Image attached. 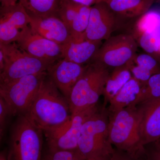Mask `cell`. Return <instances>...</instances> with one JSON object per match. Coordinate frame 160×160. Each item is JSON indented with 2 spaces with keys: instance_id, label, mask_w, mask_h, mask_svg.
<instances>
[{
  "instance_id": "d6986e66",
  "label": "cell",
  "mask_w": 160,
  "mask_h": 160,
  "mask_svg": "<svg viewBox=\"0 0 160 160\" xmlns=\"http://www.w3.org/2000/svg\"><path fill=\"white\" fill-rule=\"evenodd\" d=\"M132 77L126 65L113 68L112 71L109 73L103 92L104 106L109 103Z\"/></svg>"
},
{
  "instance_id": "7c38bea8",
  "label": "cell",
  "mask_w": 160,
  "mask_h": 160,
  "mask_svg": "<svg viewBox=\"0 0 160 160\" xmlns=\"http://www.w3.org/2000/svg\"><path fill=\"white\" fill-rule=\"evenodd\" d=\"M30 17L18 2L14 6L1 7L0 10V44L16 42L21 32L29 26Z\"/></svg>"
},
{
  "instance_id": "4316f807",
  "label": "cell",
  "mask_w": 160,
  "mask_h": 160,
  "mask_svg": "<svg viewBox=\"0 0 160 160\" xmlns=\"http://www.w3.org/2000/svg\"><path fill=\"white\" fill-rule=\"evenodd\" d=\"M74 2L83 6L92 7L96 4L104 2V0H71Z\"/></svg>"
},
{
  "instance_id": "e0dca14e",
  "label": "cell",
  "mask_w": 160,
  "mask_h": 160,
  "mask_svg": "<svg viewBox=\"0 0 160 160\" xmlns=\"http://www.w3.org/2000/svg\"><path fill=\"white\" fill-rule=\"evenodd\" d=\"M155 0H104L118 19L140 17L150 10Z\"/></svg>"
},
{
  "instance_id": "44dd1931",
  "label": "cell",
  "mask_w": 160,
  "mask_h": 160,
  "mask_svg": "<svg viewBox=\"0 0 160 160\" xmlns=\"http://www.w3.org/2000/svg\"><path fill=\"white\" fill-rule=\"evenodd\" d=\"M19 2L29 15L41 18L58 15L60 0H19Z\"/></svg>"
},
{
  "instance_id": "836d02e7",
  "label": "cell",
  "mask_w": 160,
  "mask_h": 160,
  "mask_svg": "<svg viewBox=\"0 0 160 160\" xmlns=\"http://www.w3.org/2000/svg\"><path fill=\"white\" fill-rule=\"evenodd\" d=\"M154 143L155 145L156 148L160 149V139Z\"/></svg>"
},
{
  "instance_id": "5b68a950",
  "label": "cell",
  "mask_w": 160,
  "mask_h": 160,
  "mask_svg": "<svg viewBox=\"0 0 160 160\" xmlns=\"http://www.w3.org/2000/svg\"><path fill=\"white\" fill-rule=\"evenodd\" d=\"M43 133L26 116L19 115L11 131L8 160H42Z\"/></svg>"
},
{
  "instance_id": "9c48e42d",
  "label": "cell",
  "mask_w": 160,
  "mask_h": 160,
  "mask_svg": "<svg viewBox=\"0 0 160 160\" xmlns=\"http://www.w3.org/2000/svg\"><path fill=\"white\" fill-rule=\"evenodd\" d=\"M99 109L98 104L72 114L71 119L64 128L46 138L48 149L68 151L77 150L83 125Z\"/></svg>"
},
{
  "instance_id": "3957f363",
  "label": "cell",
  "mask_w": 160,
  "mask_h": 160,
  "mask_svg": "<svg viewBox=\"0 0 160 160\" xmlns=\"http://www.w3.org/2000/svg\"><path fill=\"white\" fill-rule=\"evenodd\" d=\"M109 73L108 67L98 61L86 65L68 100L71 114L98 104Z\"/></svg>"
},
{
  "instance_id": "7402d4cb",
  "label": "cell",
  "mask_w": 160,
  "mask_h": 160,
  "mask_svg": "<svg viewBox=\"0 0 160 160\" xmlns=\"http://www.w3.org/2000/svg\"><path fill=\"white\" fill-rule=\"evenodd\" d=\"M160 98V73L152 75L149 80L142 84L141 92L133 106Z\"/></svg>"
},
{
  "instance_id": "8fae6325",
  "label": "cell",
  "mask_w": 160,
  "mask_h": 160,
  "mask_svg": "<svg viewBox=\"0 0 160 160\" xmlns=\"http://www.w3.org/2000/svg\"><path fill=\"white\" fill-rule=\"evenodd\" d=\"M119 24L117 17L105 2L96 4L91 7L85 39L101 42L108 39Z\"/></svg>"
},
{
  "instance_id": "ac0fdd59",
  "label": "cell",
  "mask_w": 160,
  "mask_h": 160,
  "mask_svg": "<svg viewBox=\"0 0 160 160\" xmlns=\"http://www.w3.org/2000/svg\"><path fill=\"white\" fill-rule=\"evenodd\" d=\"M142 84L133 77L109 102V113L133 106L141 92Z\"/></svg>"
},
{
  "instance_id": "4dcf8cb0",
  "label": "cell",
  "mask_w": 160,
  "mask_h": 160,
  "mask_svg": "<svg viewBox=\"0 0 160 160\" xmlns=\"http://www.w3.org/2000/svg\"><path fill=\"white\" fill-rule=\"evenodd\" d=\"M152 160H160V149L156 148L152 156Z\"/></svg>"
},
{
  "instance_id": "8992f818",
  "label": "cell",
  "mask_w": 160,
  "mask_h": 160,
  "mask_svg": "<svg viewBox=\"0 0 160 160\" xmlns=\"http://www.w3.org/2000/svg\"><path fill=\"white\" fill-rule=\"evenodd\" d=\"M0 51L4 59V68L0 72V84L47 72L53 64L27 53L16 42L0 44Z\"/></svg>"
},
{
  "instance_id": "d4e9b609",
  "label": "cell",
  "mask_w": 160,
  "mask_h": 160,
  "mask_svg": "<svg viewBox=\"0 0 160 160\" xmlns=\"http://www.w3.org/2000/svg\"><path fill=\"white\" fill-rule=\"evenodd\" d=\"M78 150H56L48 149L41 160H85Z\"/></svg>"
},
{
  "instance_id": "277c9868",
  "label": "cell",
  "mask_w": 160,
  "mask_h": 160,
  "mask_svg": "<svg viewBox=\"0 0 160 160\" xmlns=\"http://www.w3.org/2000/svg\"><path fill=\"white\" fill-rule=\"evenodd\" d=\"M78 150L86 159L109 156L114 151L109 140V112L100 109L83 125Z\"/></svg>"
},
{
  "instance_id": "4fadbf2b",
  "label": "cell",
  "mask_w": 160,
  "mask_h": 160,
  "mask_svg": "<svg viewBox=\"0 0 160 160\" xmlns=\"http://www.w3.org/2000/svg\"><path fill=\"white\" fill-rule=\"evenodd\" d=\"M136 106L139 134L143 145L156 142L160 139V98Z\"/></svg>"
},
{
  "instance_id": "2e32d148",
  "label": "cell",
  "mask_w": 160,
  "mask_h": 160,
  "mask_svg": "<svg viewBox=\"0 0 160 160\" xmlns=\"http://www.w3.org/2000/svg\"><path fill=\"white\" fill-rule=\"evenodd\" d=\"M102 45V42L85 40L70 42L61 46L62 57L67 61L84 65L90 63L98 50Z\"/></svg>"
},
{
  "instance_id": "5bb4252c",
  "label": "cell",
  "mask_w": 160,
  "mask_h": 160,
  "mask_svg": "<svg viewBox=\"0 0 160 160\" xmlns=\"http://www.w3.org/2000/svg\"><path fill=\"white\" fill-rule=\"evenodd\" d=\"M86 67V65H80L62 58L52 65L47 72L58 89L68 100Z\"/></svg>"
},
{
  "instance_id": "ba28073f",
  "label": "cell",
  "mask_w": 160,
  "mask_h": 160,
  "mask_svg": "<svg viewBox=\"0 0 160 160\" xmlns=\"http://www.w3.org/2000/svg\"><path fill=\"white\" fill-rule=\"evenodd\" d=\"M138 46L130 33L111 36L102 44L92 61H98L108 68L125 66L137 54Z\"/></svg>"
},
{
  "instance_id": "30bf717a",
  "label": "cell",
  "mask_w": 160,
  "mask_h": 160,
  "mask_svg": "<svg viewBox=\"0 0 160 160\" xmlns=\"http://www.w3.org/2000/svg\"><path fill=\"white\" fill-rule=\"evenodd\" d=\"M16 42L27 53L52 64L62 58L61 46L41 36L29 25L21 31Z\"/></svg>"
},
{
  "instance_id": "ffe728a7",
  "label": "cell",
  "mask_w": 160,
  "mask_h": 160,
  "mask_svg": "<svg viewBox=\"0 0 160 160\" xmlns=\"http://www.w3.org/2000/svg\"><path fill=\"white\" fill-rule=\"evenodd\" d=\"M135 39L145 33H150L160 37V13L149 10L138 18L133 24L132 32Z\"/></svg>"
},
{
  "instance_id": "603a6c76",
  "label": "cell",
  "mask_w": 160,
  "mask_h": 160,
  "mask_svg": "<svg viewBox=\"0 0 160 160\" xmlns=\"http://www.w3.org/2000/svg\"><path fill=\"white\" fill-rule=\"evenodd\" d=\"M80 5L71 0H60L58 15L69 30L72 24L77 16Z\"/></svg>"
},
{
  "instance_id": "cb8c5ba5",
  "label": "cell",
  "mask_w": 160,
  "mask_h": 160,
  "mask_svg": "<svg viewBox=\"0 0 160 160\" xmlns=\"http://www.w3.org/2000/svg\"><path fill=\"white\" fill-rule=\"evenodd\" d=\"M132 60L138 66L150 72L152 75L160 73V62L151 55L136 54Z\"/></svg>"
},
{
  "instance_id": "7a4b0ae2",
  "label": "cell",
  "mask_w": 160,
  "mask_h": 160,
  "mask_svg": "<svg viewBox=\"0 0 160 160\" xmlns=\"http://www.w3.org/2000/svg\"><path fill=\"white\" fill-rule=\"evenodd\" d=\"M109 142L129 157L137 159L145 152L140 137L137 107L129 106L109 113Z\"/></svg>"
},
{
  "instance_id": "1f68e13d",
  "label": "cell",
  "mask_w": 160,
  "mask_h": 160,
  "mask_svg": "<svg viewBox=\"0 0 160 160\" xmlns=\"http://www.w3.org/2000/svg\"><path fill=\"white\" fill-rule=\"evenodd\" d=\"M4 66V59L2 52L0 51V72L3 70Z\"/></svg>"
},
{
  "instance_id": "f546056e",
  "label": "cell",
  "mask_w": 160,
  "mask_h": 160,
  "mask_svg": "<svg viewBox=\"0 0 160 160\" xmlns=\"http://www.w3.org/2000/svg\"><path fill=\"white\" fill-rule=\"evenodd\" d=\"M109 156H97L95 157L89 158L85 160H110Z\"/></svg>"
},
{
  "instance_id": "6da1fadb",
  "label": "cell",
  "mask_w": 160,
  "mask_h": 160,
  "mask_svg": "<svg viewBox=\"0 0 160 160\" xmlns=\"http://www.w3.org/2000/svg\"><path fill=\"white\" fill-rule=\"evenodd\" d=\"M46 138L65 127L71 119L69 102L47 73L29 110L24 115Z\"/></svg>"
},
{
  "instance_id": "484cf974",
  "label": "cell",
  "mask_w": 160,
  "mask_h": 160,
  "mask_svg": "<svg viewBox=\"0 0 160 160\" xmlns=\"http://www.w3.org/2000/svg\"><path fill=\"white\" fill-rule=\"evenodd\" d=\"M12 116L11 109L5 100L0 97V137L2 139L5 132L7 120Z\"/></svg>"
},
{
  "instance_id": "52a82bcc",
  "label": "cell",
  "mask_w": 160,
  "mask_h": 160,
  "mask_svg": "<svg viewBox=\"0 0 160 160\" xmlns=\"http://www.w3.org/2000/svg\"><path fill=\"white\" fill-rule=\"evenodd\" d=\"M47 75L45 72L0 84V97L8 104L12 116L27 113Z\"/></svg>"
},
{
  "instance_id": "f1b7e54d",
  "label": "cell",
  "mask_w": 160,
  "mask_h": 160,
  "mask_svg": "<svg viewBox=\"0 0 160 160\" xmlns=\"http://www.w3.org/2000/svg\"><path fill=\"white\" fill-rule=\"evenodd\" d=\"M19 0H0L1 7H8V6H14L18 3Z\"/></svg>"
},
{
  "instance_id": "9a60e30c",
  "label": "cell",
  "mask_w": 160,
  "mask_h": 160,
  "mask_svg": "<svg viewBox=\"0 0 160 160\" xmlns=\"http://www.w3.org/2000/svg\"><path fill=\"white\" fill-rule=\"evenodd\" d=\"M29 25L41 36L62 46L72 39L70 31L58 15L46 17L30 16Z\"/></svg>"
},
{
  "instance_id": "83f0119b",
  "label": "cell",
  "mask_w": 160,
  "mask_h": 160,
  "mask_svg": "<svg viewBox=\"0 0 160 160\" xmlns=\"http://www.w3.org/2000/svg\"><path fill=\"white\" fill-rule=\"evenodd\" d=\"M130 158L120 152L119 150L116 151L114 150L110 155V160H131Z\"/></svg>"
},
{
  "instance_id": "d6a6232c",
  "label": "cell",
  "mask_w": 160,
  "mask_h": 160,
  "mask_svg": "<svg viewBox=\"0 0 160 160\" xmlns=\"http://www.w3.org/2000/svg\"><path fill=\"white\" fill-rule=\"evenodd\" d=\"M0 160H8L6 153L4 152H1L0 154Z\"/></svg>"
}]
</instances>
